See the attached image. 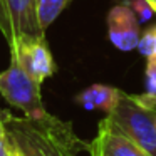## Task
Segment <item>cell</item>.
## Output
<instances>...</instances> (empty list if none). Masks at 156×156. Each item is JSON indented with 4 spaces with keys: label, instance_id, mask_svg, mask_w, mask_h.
Returning <instances> with one entry per match:
<instances>
[{
    "label": "cell",
    "instance_id": "cell-1",
    "mask_svg": "<svg viewBox=\"0 0 156 156\" xmlns=\"http://www.w3.org/2000/svg\"><path fill=\"white\" fill-rule=\"evenodd\" d=\"M5 134L17 156H79L89 144L76 134L72 122L49 112L17 118L7 111Z\"/></svg>",
    "mask_w": 156,
    "mask_h": 156
},
{
    "label": "cell",
    "instance_id": "cell-2",
    "mask_svg": "<svg viewBox=\"0 0 156 156\" xmlns=\"http://www.w3.org/2000/svg\"><path fill=\"white\" fill-rule=\"evenodd\" d=\"M106 118L146 153L156 156V98L121 91L114 109Z\"/></svg>",
    "mask_w": 156,
    "mask_h": 156
},
{
    "label": "cell",
    "instance_id": "cell-3",
    "mask_svg": "<svg viewBox=\"0 0 156 156\" xmlns=\"http://www.w3.org/2000/svg\"><path fill=\"white\" fill-rule=\"evenodd\" d=\"M41 86V82L35 81L15 57H10V66L4 72H0L2 98L29 118H37L47 112L42 101Z\"/></svg>",
    "mask_w": 156,
    "mask_h": 156
},
{
    "label": "cell",
    "instance_id": "cell-4",
    "mask_svg": "<svg viewBox=\"0 0 156 156\" xmlns=\"http://www.w3.org/2000/svg\"><path fill=\"white\" fill-rule=\"evenodd\" d=\"M0 32L9 47L20 41L45 37L37 20V0H0Z\"/></svg>",
    "mask_w": 156,
    "mask_h": 156
},
{
    "label": "cell",
    "instance_id": "cell-5",
    "mask_svg": "<svg viewBox=\"0 0 156 156\" xmlns=\"http://www.w3.org/2000/svg\"><path fill=\"white\" fill-rule=\"evenodd\" d=\"M10 57L17 59L19 64L41 84L57 71L45 37L17 42L14 47H10Z\"/></svg>",
    "mask_w": 156,
    "mask_h": 156
},
{
    "label": "cell",
    "instance_id": "cell-6",
    "mask_svg": "<svg viewBox=\"0 0 156 156\" xmlns=\"http://www.w3.org/2000/svg\"><path fill=\"white\" fill-rule=\"evenodd\" d=\"M89 156H151L131 138L121 133L108 118L98 126V134L87 144Z\"/></svg>",
    "mask_w": 156,
    "mask_h": 156
},
{
    "label": "cell",
    "instance_id": "cell-7",
    "mask_svg": "<svg viewBox=\"0 0 156 156\" xmlns=\"http://www.w3.org/2000/svg\"><path fill=\"white\" fill-rule=\"evenodd\" d=\"M108 35L111 44L119 51H133L139 42V20L131 7L114 5L108 14Z\"/></svg>",
    "mask_w": 156,
    "mask_h": 156
},
{
    "label": "cell",
    "instance_id": "cell-8",
    "mask_svg": "<svg viewBox=\"0 0 156 156\" xmlns=\"http://www.w3.org/2000/svg\"><path fill=\"white\" fill-rule=\"evenodd\" d=\"M119 92H121V89H116L112 86L92 84L79 92L74 98V101L87 111H102L109 114L118 102Z\"/></svg>",
    "mask_w": 156,
    "mask_h": 156
},
{
    "label": "cell",
    "instance_id": "cell-9",
    "mask_svg": "<svg viewBox=\"0 0 156 156\" xmlns=\"http://www.w3.org/2000/svg\"><path fill=\"white\" fill-rule=\"evenodd\" d=\"M71 2L72 0H37V20L44 34Z\"/></svg>",
    "mask_w": 156,
    "mask_h": 156
},
{
    "label": "cell",
    "instance_id": "cell-10",
    "mask_svg": "<svg viewBox=\"0 0 156 156\" xmlns=\"http://www.w3.org/2000/svg\"><path fill=\"white\" fill-rule=\"evenodd\" d=\"M139 54H143L146 59L154 57L156 55V25L146 29L141 35H139V42L138 47Z\"/></svg>",
    "mask_w": 156,
    "mask_h": 156
},
{
    "label": "cell",
    "instance_id": "cell-11",
    "mask_svg": "<svg viewBox=\"0 0 156 156\" xmlns=\"http://www.w3.org/2000/svg\"><path fill=\"white\" fill-rule=\"evenodd\" d=\"M146 94L156 98V55L149 57L146 64Z\"/></svg>",
    "mask_w": 156,
    "mask_h": 156
},
{
    "label": "cell",
    "instance_id": "cell-12",
    "mask_svg": "<svg viewBox=\"0 0 156 156\" xmlns=\"http://www.w3.org/2000/svg\"><path fill=\"white\" fill-rule=\"evenodd\" d=\"M134 9H136V12H138L136 17H138V20H141V22L148 20V19L151 17V14H154V10L151 9V5L148 4V0H136Z\"/></svg>",
    "mask_w": 156,
    "mask_h": 156
},
{
    "label": "cell",
    "instance_id": "cell-13",
    "mask_svg": "<svg viewBox=\"0 0 156 156\" xmlns=\"http://www.w3.org/2000/svg\"><path fill=\"white\" fill-rule=\"evenodd\" d=\"M0 156H17L14 151V146L10 144L7 134L4 138H0Z\"/></svg>",
    "mask_w": 156,
    "mask_h": 156
},
{
    "label": "cell",
    "instance_id": "cell-14",
    "mask_svg": "<svg viewBox=\"0 0 156 156\" xmlns=\"http://www.w3.org/2000/svg\"><path fill=\"white\" fill-rule=\"evenodd\" d=\"M5 114L7 109H0V138L5 136Z\"/></svg>",
    "mask_w": 156,
    "mask_h": 156
},
{
    "label": "cell",
    "instance_id": "cell-15",
    "mask_svg": "<svg viewBox=\"0 0 156 156\" xmlns=\"http://www.w3.org/2000/svg\"><path fill=\"white\" fill-rule=\"evenodd\" d=\"M148 4L151 5V9H153V10H156V0H148Z\"/></svg>",
    "mask_w": 156,
    "mask_h": 156
},
{
    "label": "cell",
    "instance_id": "cell-16",
    "mask_svg": "<svg viewBox=\"0 0 156 156\" xmlns=\"http://www.w3.org/2000/svg\"><path fill=\"white\" fill-rule=\"evenodd\" d=\"M14 151H15V149H14ZM15 154H17V153H15Z\"/></svg>",
    "mask_w": 156,
    "mask_h": 156
},
{
    "label": "cell",
    "instance_id": "cell-17",
    "mask_svg": "<svg viewBox=\"0 0 156 156\" xmlns=\"http://www.w3.org/2000/svg\"><path fill=\"white\" fill-rule=\"evenodd\" d=\"M154 14H156V10H154Z\"/></svg>",
    "mask_w": 156,
    "mask_h": 156
}]
</instances>
